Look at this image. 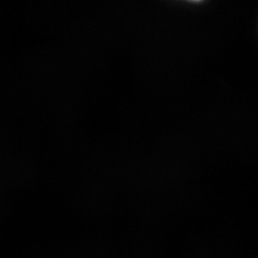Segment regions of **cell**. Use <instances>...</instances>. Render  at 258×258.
<instances>
[]
</instances>
